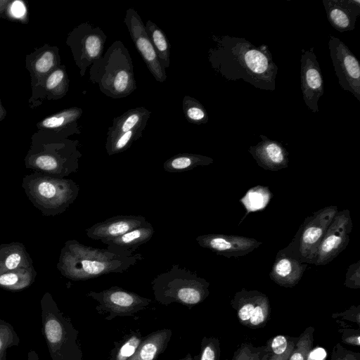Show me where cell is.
Segmentation results:
<instances>
[{
    "instance_id": "obj_1",
    "label": "cell",
    "mask_w": 360,
    "mask_h": 360,
    "mask_svg": "<svg viewBox=\"0 0 360 360\" xmlns=\"http://www.w3.org/2000/svg\"><path fill=\"white\" fill-rule=\"evenodd\" d=\"M208 51L214 70L227 80L243 79L257 89L274 91L278 66L266 45L257 46L245 38L212 35Z\"/></svg>"
},
{
    "instance_id": "obj_2",
    "label": "cell",
    "mask_w": 360,
    "mask_h": 360,
    "mask_svg": "<svg viewBox=\"0 0 360 360\" xmlns=\"http://www.w3.org/2000/svg\"><path fill=\"white\" fill-rule=\"evenodd\" d=\"M142 259L140 253L96 248L72 239L65 243L56 266L67 278L86 281L108 274L123 273Z\"/></svg>"
},
{
    "instance_id": "obj_3",
    "label": "cell",
    "mask_w": 360,
    "mask_h": 360,
    "mask_svg": "<svg viewBox=\"0 0 360 360\" xmlns=\"http://www.w3.org/2000/svg\"><path fill=\"white\" fill-rule=\"evenodd\" d=\"M89 80L108 97L121 98L137 88L132 59L120 40L115 41L90 66Z\"/></svg>"
},
{
    "instance_id": "obj_4",
    "label": "cell",
    "mask_w": 360,
    "mask_h": 360,
    "mask_svg": "<svg viewBox=\"0 0 360 360\" xmlns=\"http://www.w3.org/2000/svg\"><path fill=\"white\" fill-rule=\"evenodd\" d=\"M43 334L51 360H83L78 330L49 292L40 301Z\"/></svg>"
},
{
    "instance_id": "obj_5",
    "label": "cell",
    "mask_w": 360,
    "mask_h": 360,
    "mask_svg": "<svg viewBox=\"0 0 360 360\" xmlns=\"http://www.w3.org/2000/svg\"><path fill=\"white\" fill-rule=\"evenodd\" d=\"M151 285L155 301L166 306L179 303L192 308L210 294L207 281L179 264H173L166 272L157 275Z\"/></svg>"
},
{
    "instance_id": "obj_6",
    "label": "cell",
    "mask_w": 360,
    "mask_h": 360,
    "mask_svg": "<svg viewBox=\"0 0 360 360\" xmlns=\"http://www.w3.org/2000/svg\"><path fill=\"white\" fill-rule=\"evenodd\" d=\"M22 187L34 207L46 217L64 212L77 199L79 192L78 184L72 179L37 171L22 178Z\"/></svg>"
},
{
    "instance_id": "obj_7",
    "label": "cell",
    "mask_w": 360,
    "mask_h": 360,
    "mask_svg": "<svg viewBox=\"0 0 360 360\" xmlns=\"http://www.w3.org/2000/svg\"><path fill=\"white\" fill-rule=\"evenodd\" d=\"M78 141L58 139L48 144L34 145L25 158V167L58 178L76 172L82 153Z\"/></svg>"
},
{
    "instance_id": "obj_8",
    "label": "cell",
    "mask_w": 360,
    "mask_h": 360,
    "mask_svg": "<svg viewBox=\"0 0 360 360\" xmlns=\"http://www.w3.org/2000/svg\"><path fill=\"white\" fill-rule=\"evenodd\" d=\"M338 212L337 205H329L307 217L285 248L302 262L314 264L319 245Z\"/></svg>"
},
{
    "instance_id": "obj_9",
    "label": "cell",
    "mask_w": 360,
    "mask_h": 360,
    "mask_svg": "<svg viewBox=\"0 0 360 360\" xmlns=\"http://www.w3.org/2000/svg\"><path fill=\"white\" fill-rule=\"evenodd\" d=\"M106 39L103 31L89 22L79 25L70 32L67 44L70 47L81 77L103 56Z\"/></svg>"
},
{
    "instance_id": "obj_10",
    "label": "cell",
    "mask_w": 360,
    "mask_h": 360,
    "mask_svg": "<svg viewBox=\"0 0 360 360\" xmlns=\"http://www.w3.org/2000/svg\"><path fill=\"white\" fill-rule=\"evenodd\" d=\"M98 302L96 310L106 315L105 320L117 316H131L145 309L152 300L118 286H112L101 292L90 291L86 294Z\"/></svg>"
},
{
    "instance_id": "obj_11",
    "label": "cell",
    "mask_w": 360,
    "mask_h": 360,
    "mask_svg": "<svg viewBox=\"0 0 360 360\" xmlns=\"http://www.w3.org/2000/svg\"><path fill=\"white\" fill-rule=\"evenodd\" d=\"M231 305L236 311L240 324L249 328H263L269 319V300L265 294L258 290L243 288L235 293Z\"/></svg>"
},
{
    "instance_id": "obj_12",
    "label": "cell",
    "mask_w": 360,
    "mask_h": 360,
    "mask_svg": "<svg viewBox=\"0 0 360 360\" xmlns=\"http://www.w3.org/2000/svg\"><path fill=\"white\" fill-rule=\"evenodd\" d=\"M328 48L338 84L360 101V65L349 48L338 38L330 36Z\"/></svg>"
},
{
    "instance_id": "obj_13",
    "label": "cell",
    "mask_w": 360,
    "mask_h": 360,
    "mask_svg": "<svg viewBox=\"0 0 360 360\" xmlns=\"http://www.w3.org/2000/svg\"><path fill=\"white\" fill-rule=\"evenodd\" d=\"M352 226L349 210L337 212L319 245L314 265L330 263L346 248L349 242Z\"/></svg>"
},
{
    "instance_id": "obj_14",
    "label": "cell",
    "mask_w": 360,
    "mask_h": 360,
    "mask_svg": "<svg viewBox=\"0 0 360 360\" xmlns=\"http://www.w3.org/2000/svg\"><path fill=\"white\" fill-rule=\"evenodd\" d=\"M124 22L134 46L154 79L159 82H165L167 77L165 68L160 63L146 31L145 25L137 11L131 8L127 9Z\"/></svg>"
},
{
    "instance_id": "obj_15",
    "label": "cell",
    "mask_w": 360,
    "mask_h": 360,
    "mask_svg": "<svg viewBox=\"0 0 360 360\" xmlns=\"http://www.w3.org/2000/svg\"><path fill=\"white\" fill-rule=\"evenodd\" d=\"M300 66L301 89L303 100L309 110L319 112L318 101L323 94V80L314 47L302 49Z\"/></svg>"
},
{
    "instance_id": "obj_16",
    "label": "cell",
    "mask_w": 360,
    "mask_h": 360,
    "mask_svg": "<svg viewBox=\"0 0 360 360\" xmlns=\"http://www.w3.org/2000/svg\"><path fill=\"white\" fill-rule=\"evenodd\" d=\"M195 240L200 247L228 258L245 256L262 244L255 238L222 233L203 234Z\"/></svg>"
},
{
    "instance_id": "obj_17",
    "label": "cell",
    "mask_w": 360,
    "mask_h": 360,
    "mask_svg": "<svg viewBox=\"0 0 360 360\" xmlns=\"http://www.w3.org/2000/svg\"><path fill=\"white\" fill-rule=\"evenodd\" d=\"M147 222L142 215H117L97 222L85 231L89 238L104 243L145 225Z\"/></svg>"
},
{
    "instance_id": "obj_18",
    "label": "cell",
    "mask_w": 360,
    "mask_h": 360,
    "mask_svg": "<svg viewBox=\"0 0 360 360\" xmlns=\"http://www.w3.org/2000/svg\"><path fill=\"white\" fill-rule=\"evenodd\" d=\"M259 137L262 141L248 148V152L257 165L266 170L272 172L288 167L289 153L284 146L264 135L261 134Z\"/></svg>"
},
{
    "instance_id": "obj_19",
    "label": "cell",
    "mask_w": 360,
    "mask_h": 360,
    "mask_svg": "<svg viewBox=\"0 0 360 360\" xmlns=\"http://www.w3.org/2000/svg\"><path fill=\"white\" fill-rule=\"evenodd\" d=\"M307 264L293 257L285 248L278 251L269 273L270 278L284 288H292L301 280Z\"/></svg>"
},
{
    "instance_id": "obj_20",
    "label": "cell",
    "mask_w": 360,
    "mask_h": 360,
    "mask_svg": "<svg viewBox=\"0 0 360 360\" xmlns=\"http://www.w3.org/2000/svg\"><path fill=\"white\" fill-rule=\"evenodd\" d=\"M327 19L340 32L355 28L357 17L360 15L359 0H323Z\"/></svg>"
},
{
    "instance_id": "obj_21",
    "label": "cell",
    "mask_w": 360,
    "mask_h": 360,
    "mask_svg": "<svg viewBox=\"0 0 360 360\" xmlns=\"http://www.w3.org/2000/svg\"><path fill=\"white\" fill-rule=\"evenodd\" d=\"M154 233L153 226L148 221L145 225L134 229L117 238L105 241L103 243L107 245V249L112 251L134 254V252L141 245L151 239Z\"/></svg>"
},
{
    "instance_id": "obj_22",
    "label": "cell",
    "mask_w": 360,
    "mask_h": 360,
    "mask_svg": "<svg viewBox=\"0 0 360 360\" xmlns=\"http://www.w3.org/2000/svg\"><path fill=\"white\" fill-rule=\"evenodd\" d=\"M83 113L82 108L72 107L45 118L41 125L45 128L55 129L59 139H65L72 134H79L81 130L77 120Z\"/></svg>"
},
{
    "instance_id": "obj_23",
    "label": "cell",
    "mask_w": 360,
    "mask_h": 360,
    "mask_svg": "<svg viewBox=\"0 0 360 360\" xmlns=\"http://www.w3.org/2000/svg\"><path fill=\"white\" fill-rule=\"evenodd\" d=\"M172 331L164 328L146 335L135 353L128 360H156L167 349Z\"/></svg>"
},
{
    "instance_id": "obj_24",
    "label": "cell",
    "mask_w": 360,
    "mask_h": 360,
    "mask_svg": "<svg viewBox=\"0 0 360 360\" xmlns=\"http://www.w3.org/2000/svg\"><path fill=\"white\" fill-rule=\"evenodd\" d=\"M32 266L33 261L22 243L13 242L0 245V274Z\"/></svg>"
},
{
    "instance_id": "obj_25",
    "label": "cell",
    "mask_w": 360,
    "mask_h": 360,
    "mask_svg": "<svg viewBox=\"0 0 360 360\" xmlns=\"http://www.w3.org/2000/svg\"><path fill=\"white\" fill-rule=\"evenodd\" d=\"M151 111L144 107L131 108L122 115L115 117L108 127L107 136L120 134L147 124Z\"/></svg>"
},
{
    "instance_id": "obj_26",
    "label": "cell",
    "mask_w": 360,
    "mask_h": 360,
    "mask_svg": "<svg viewBox=\"0 0 360 360\" xmlns=\"http://www.w3.org/2000/svg\"><path fill=\"white\" fill-rule=\"evenodd\" d=\"M213 162L214 160L208 156L194 153H179L167 159L163 164V169L170 173L183 172L199 166H207Z\"/></svg>"
},
{
    "instance_id": "obj_27",
    "label": "cell",
    "mask_w": 360,
    "mask_h": 360,
    "mask_svg": "<svg viewBox=\"0 0 360 360\" xmlns=\"http://www.w3.org/2000/svg\"><path fill=\"white\" fill-rule=\"evenodd\" d=\"M34 267L19 268L0 274V288L18 291L30 287L35 280Z\"/></svg>"
},
{
    "instance_id": "obj_28",
    "label": "cell",
    "mask_w": 360,
    "mask_h": 360,
    "mask_svg": "<svg viewBox=\"0 0 360 360\" xmlns=\"http://www.w3.org/2000/svg\"><path fill=\"white\" fill-rule=\"evenodd\" d=\"M145 29L160 63L164 68H168L170 65V44L167 37L162 29L150 20L146 22Z\"/></svg>"
},
{
    "instance_id": "obj_29",
    "label": "cell",
    "mask_w": 360,
    "mask_h": 360,
    "mask_svg": "<svg viewBox=\"0 0 360 360\" xmlns=\"http://www.w3.org/2000/svg\"><path fill=\"white\" fill-rule=\"evenodd\" d=\"M146 124H143L127 132L107 136L105 150L108 155L122 153L129 148L131 145L143 136Z\"/></svg>"
},
{
    "instance_id": "obj_30",
    "label": "cell",
    "mask_w": 360,
    "mask_h": 360,
    "mask_svg": "<svg viewBox=\"0 0 360 360\" xmlns=\"http://www.w3.org/2000/svg\"><path fill=\"white\" fill-rule=\"evenodd\" d=\"M139 330H131L126 334L120 340L114 343L110 352V360H128L135 353L143 340Z\"/></svg>"
},
{
    "instance_id": "obj_31",
    "label": "cell",
    "mask_w": 360,
    "mask_h": 360,
    "mask_svg": "<svg viewBox=\"0 0 360 360\" xmlns=\"http://www.w3.org/2000/svg\"><path fill=\"white\" fill-rule=\"evenodd\" d=\"M298 338L278 335L269 339L267 346L269 356L268 360H288L293 351Z\"/></svg>"
},
{
    "instance_id": "obj_32",
    "label": "cell",
    "mask_w": 360,
    "mask_h": 360,
    "mask_svg": "<svg viewBox=\"0 0 360 360\" xmlns=\"http://www.w3.org/2000/svg\"><path fill=\"white\" fill-rule=\"evenodd\" d=\"M182 109L186 120L190 123L200 125L207 123L209 120L208 113L204 105L190 96L184 97Z\"/></svg>"
},
{
    "instance_id": "obj_33",
    "label": "cell",
    "mask_w": 360,
    "mask_h": 360,
    "mask_svg": "<svg viewBox=\"0 0 360 360\" xmlns=\"http://www.w3.org/2000/svg\"><path fill=\"white\" fill-rule=\"evenodd\" d=\"M45 84L46 88L57 98L65 96L69 86L65 66L54 69L48 76Z\"/></svg>"
},
{
    "instance_id": "obj_34",
    "label": "cell",
    "mask_w": 360,
    "mask_h": 360,
    "mask_svg": "<svg viewBox=\"0 0 360 360\" xmlns=\"http://www.w3.org/2000/svg\"><path fill=\"white\" fill-rule=\"evenodd\" d=\"M313 326L307 327L298 337L296 345L288 360H307L314 342Z\"/></svg>"
},
{
    "instance_id": "obj_35",
    "label": "cell",
    "mask_w": 360,
    "mask_h": 360,
    "mask_svg": "<svg viewBox=\"0 0 360 360\" xmlns=\"http://www.w3.org/2000/svg\"><path fill=\"white\" fill-rule=\"evenodd\" d=\"M19 343L20 338L13 326L0 319V360H6L7 349L18 346Z\"/></svg>"
},
{
    "instance_id": "obj_36",
    "label": "cell",
    "mask_w": 360,
    "mask_h": 360,
    "mask_svg": "<svg viewBox=\"0 0 360 360\" xmlns=\"http://www.w3.org/2000/svg\"><path fill=\"white\" fill-rule=\"evenodd\" d=\"M267 346L254 347L250 343H242L235 351L231 360H268ZM229 360V359H226Z\"/></svg>"
},
{
    "instance_id": "obj_37",
    "label": "cell",
    "mask_w": 360,
    "mask_h": 360,
    "mask_svg": "<svg viewBox=\"0 0 360 360\" xmlns=\"http://www.w3.org/2000/svg\"><path fill=\"white\" fill-rule=\"evenodd\" d=\"M60 58L58 49L44 51L34 61V70L39 75L49 73L59 64Z\"/></svg>"
},
{
    "instance_id": "obj_38",
    "label": "cell",
    "mask_w": 360,
    "mask_h": 360,
    "mask_svg": "<svg viewBox=\"0 0 360 360\" xmlns=\"http://www.w3.org/2000/svg\"><path fill=\"white\" fill-rule=\"evenodd\" d=\"M220 342L215 337H204L200 344V352L193 356L195 360H219Z\"/></svg>"
},
{
    "instance_id": "obj_39",
    "label": "cell",
    "mask_w": 360,
    "mask_h": 360,
    "mask_svg": "<svg viewBox=\"0 0 360 360\" xmlns=\"http://www.w3.org/2000/svg\"><path fill=\"white\" fill-rule=\"evenodd\" d=\"M245 196L255 199L254 200L243 202L248 213L264 208L266 204L257 199L271 196V193L269 191L268 188L259 186L252 188Z\"/></svg>"
},
{
    "instance_id": "obj_40",
    "label": "cell",
    "mask_w": 360,
    "mask_h": 360,
    "mask_svg": "<svg viewBox=\"0 0 360 360\" xmlns=\"http://www.w3.org/2000/svg\"><path fill=\"white\" fill-rule=\"evenodd\" d=\"M336 322L342 326L338 329L341 333L342 341L347 345L359 347L360 345V330L351 328L349 326L346 324L342 320L337 319Z\"/></svg>"
},
{
    "instance_id": "obj_41",
    "label": "cell",
    "mask_w": 360,
    "mask_h": 360,
    "mask_svg": "<svg viewBox=\"0 0 360 360\" xmlns=\"http://www.w3.org/2000/svg\"><path fill=\"white\" fill-rule=\"evenodd\" d=\"M344 285L350 289L360 288V261L349 266Z\"/></svg>"
},
{
    "instance_id": "obj_42",
    "label": "cell",
    "mask_w": 360,
    "mask_h": 360,
    "mask_svg": "<svg viewBox=\"0 0 360 360\" xmlns=\"http://www.w3.org/2000/svg\"><path fill=\"white\" fill-rule=\"evenodd\" d=\"M330 360H360V353L349 350L336 343L331 352Z\"/></svg>"
},
{
    "instance_id": "obj_43",
    "label": "cell",
    "mask_w": 360,
    "mask_h": 360,
    "mask_svg": "<svg viewBox=\"0 0 360 360\" xmlns=\"http://www.w3.org/2000/svg\"><path fill=\"white\" fill-rule=\"evenodd\" d=\"M332 318L338 319L340 318V320H347L356 323L358 328L360 326V305L351 306L349 309L340 313H335L332 314Z\"/></svg>"
},
{
    "instance_id": "obj_44",
    "label": "cell",
    "mask_w": 360,
    "mask_h": 360,
    "mask_svg": "<svg viewBox=\"0 0 360 360\" xmlns=\"http://www.w3.org/2000/svg\"><path fill=\"white\" fill-rule=\"evenodd\" d=\"M11 12L13 17L20 18L26 13V8L20 1H15L11 6Z\"/></svg>"
},
{
    "instance_id": "obj_45",
    "label": "cell",
    "mask_w": 360,
    "mask_h": 360,
    "mask_svg": "<svg viewBox=\"0 0 360 360\" xmlns=\"http://www.w3.org/2000/svg\"><path fill=\"white\" fill-rule=\"evenodd\" d=\"M326 352L323 348L318 347L314 350H311L308 354L307 360H324Z\"/></svg>"
},
{
    "instance_id": "obj_46",
    "label": "cell",
    "mask_w": 360,
    "mask_h": 360,
    "mask_svg": "<svg viewBox=\"0 0 360 360\" xmlns=\"http://www.w3.org/2000/svg\"><path fill=\"white\" fill-rule=\"evenodd\" d=\"M27 360H39V355L34 350H31L28 353Z\"/></svg>"
},
{
    "instance_id": "obj_47",
    "label": "cell",
    "mask_w": 360,
    "mask_h": 360,
    "mask_svg": "<svg viewBox=\"0 0 360 360\" xmlns=\"http://www.w3.org/2000/svg\"><path fill=\"white\" fill-rule=\"evenodd\" d=\"M178 360H195L194 358L191 356L190 353L187 354L186 356L183 358Z\"/></svg>"
}]
</instances>
